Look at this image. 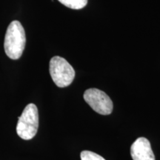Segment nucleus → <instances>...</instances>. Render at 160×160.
Listing matches in <instances>:
<instances>
[{
	"label": "nucleus",
	"instance_id": "4",
	"mask_svg": "<svg viewBox=\"0 0 160 160\" xmlns=\"http://www.w3.org/2000/svg\"><path fill=\"white\" fill-rule=\"evenodd\" d=\"M84 99L93 111L102 115H109L113 111V102L105 92L97 88L85 91Z\"/></svg>",
	"mask_w": 160,
	"mask_h": 160
},
{
	"label": "nucleus",
	"instance_id": "5",
	"mask_svg": "<svg viewBox=\"0 0 160 160\" xmlns=\"http://www.w3.org/2000/svg\"><path fill=\"white\" fill-rule=\"evenodd\" d=\"M131 154L133 160H155L149 140L145 137H139L132 144Z\"/></svg>",
	"mask_w": 160,
	"mask_h": 160
},
{
	"label": "nucleus",
	"instance_id": "2",
	"mask_svg": "<svg viewBox=\"0 0 160 160\" xmlns=\"http://www.w3.org/2000/svg\"><path fill=\"white\" fill-rule=\"evenodd\" d=\"M39 127V113L34 104H28L19 117L17 125V133L25 140L33 139L37 133Z\"/></svg>",
	"mask_w": 160,
	"mask_h": 160
},
{
	"label": "nucleus",
	"instance_id": "7",
	"mask_svg": "<svg viewBox=\"0 0 160 160\" xmlns=\"http://www.w3.org/2000/svg\"><path fill=\"white\" fill-rule=\"evenodd\" d=\"M81 160H105L102 157L90 151H83L80 153Z\"/></svg>",
	"mask_w": 160,
	"mask_h": 160
},
{
	"label": "nucleus",
	"instance_id": "1",
	"mask_svg": "<svg viewBox=\"0 0 160 160\" xmlns=\"http://www.w3.org/2000/svg\"><path fill=\"white\" fill-rule=\"evenodd\" d=\"M26 43L25 32L19 21L11 22L6 31L4 48L6 55L11 59H18L22 55Z\"/></svg>",
	"mask_w": 160,
	"mask_h": 160
},
{
	"label": "nucleus",
	"instance_id": "6",
	"mask_svg": "<svg viewBox=\"0 0 160 160\" xmlns=\"http://www.w3.org/2000/svg\"><path fill=\"white\" fill-rule=\"evenodd\" d=\"M58 1L66 7L74 10L83 8L88 3V0H58Z\"/></svg>",
	"mask_w": 160,
	"mask_h": 160
},
{
	"label": "nucleus",
	"instance_id": "3",
	"mask_svg": "<svg viewBox=\"0 0 160 160\" xmlns=\"http://www.w3.org/2000/svg\"><path fill=\"white\" fill-rule=\"evenodd\" d=\"M49 71L53 82L59 88L68 87L74 79V69L62 57L52 58L50 61Z\"/></svg>",
	"mask_w": 160,
	"mask_h": 160
}]
</instances>
